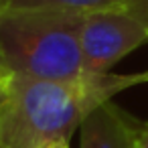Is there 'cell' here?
<instances>
[{"label":"cell","instance_id":"8","mask_svg":"<svg viewBox=\"0 0 148 148\" xmlns=\"http://www.w3.org/2000/svg\"><path fill=\"white\" fill-rule=\"evenodd\" d=\"M41 148H69V144H47V146H41Z\"/></svg>","mask_w":148,"mask_h":148},{"label":"cell","instance_id":"3","mask_svg":"<svg viewBox=\"0 0 148 148\" xmlns=\"http://www.w3.org/2000/svg\"><path fill=\"white\" fill-rule=\"evenodd\" d=\"M148 43L146 25L126 8L83 14L79 47L87 75H108L112 67Z\"/></svg>","mask_w":148,"mask_h":148},{"label":"cell","instance_id":"2","mask_svg":"<svg viewBox=\"0 0 148 148\" xmlns=\"http://www.w3.org/2000/svg\"><path fill=\"white\" fill-rule=\"evenodd\" d=\"M83 14L0 10V73L69 81L85 75L79 47Z\"/></svg>","mask_w":148,"mask_h":148},{"label":"cell","instance_id":"1","mask_svg":"<svg viewBox=\"0 0 148 148\" xmlns=\"http://www.w3.org/2000/svg\"><path fill=\"white\" fill-rule=\"evenodd\" d=\"M146 73L83 75L79 79H0V146L41 148L69 144L83 120L116 93L146 83Z\"/></svg>","mask_w":148,"mask_h":148},{"label":"cell","instance_id":"9","mask_svg":"<svg viewBox=\"0 0 148 148\" xmlns=\"http://www.w3.org/2000/svg\"><path fill=\"white\" fill-rule=\"evenodd\" d=\"M6 2H8V0H0V10H2V8L6 6Z\"/></svg>","mask_w":148,"mask_h":148},{"label":"cell","instance_id":"10","mask_svg":"<svg viewBox=\"0 0 148 148\" xmlns=\"http://www.w3.org/2000/svg\"><path fill=\"white\" fill-rule=\"evenodd\" d=\"M2 77H4V73H0V79H2Z\"/></svg>","mask_w":148,"mask_h":148},{"label":"cell","instance_id":"11","mask_svg":"<svg viewBox=\"0 0 148 148\" xmlns=\"http://www.w3.org/2000/svg\"><path fill=\"white\" fill-rule=\"evenodd\" d=\"M0 148H10V146H0Z\"/></svg>","mask_w":148,"mask_h":148},{"label":"cell","instance_id":"5","mask_svg":"<svg viewBox=\"0 0 148 148\" xmlns=\"http://www.w3.org/2000/svg\"><path fill=\"white\" fill-rule=\"evenodd\" d=\"M132 2L134 0H8L4 8L89 14V12H99V10H120V8L130 6Z\"/></svg>","mask_w":148,"mask_h":148},{"label":"cell","instance_id":"7","mask_svg":"<svg viewBox=\"0 0 148 148\" xmlns=\"http://www.w3.org/2000/svg\"><path fill=\"white\" fill-rule=\"evenodd\" d=\"M136 148H148V122L140 124L136 134Z\"/></svg>","mask_w":148,"mask_h":148},{"label":"cell","instance_id":"6","mask_svg":"<svg viewBox=\"0 0 148 148\" xmlns=\"http://www.w3.org/2000/svg\"><path fill=\"white\" fill-rule=\"evenodd\" d=\"M126 10H130L132 14H136L148 29V0H134L130 6H126Z\"/></svg>","mask_w":148,"mask_h":148},{"label":"cell","instance_id":"4","mask_svg":"<svg viewBox=\"0 0 148 148\" xmlns=\"http://www.w3.org/2000/svg\"><path fill=\"white\" fill-rule=\"evenodd\" d=\"M140 122L112 99L97 106L81 124V148H136Z\"/></svg>","mask_w":148,"mask_h":148}]
</instances>
